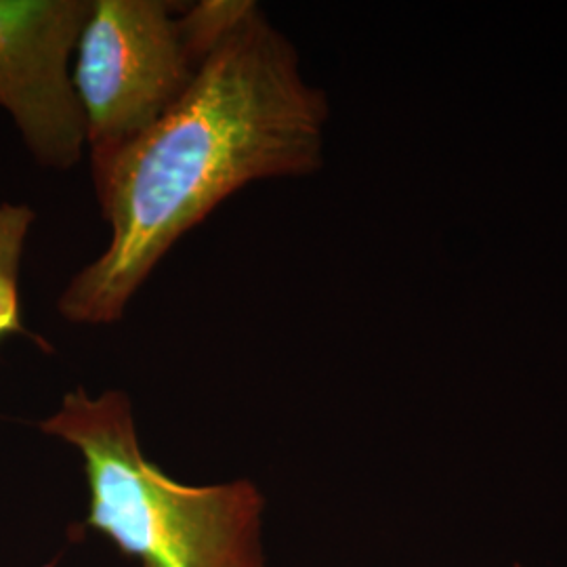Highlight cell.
Here are the masks:
<instances>
[{
	"label": "cell",
	"mask_w": 567,
	"mask_h": 567,
	"mask_svg": "<svg viewBox=\"0 0 567 567\" xmlns=\"http://www.w3.org/2000/svg\"><path fill=\"white\" fill-rule=\"evenodd\" d=\"M322 95L261 7L240 0L161 121L91 166L110 240L60 295L74 324L118 322L166 252L244 185L320 163Z\"/></svg>",
	"instance_id": "6da1fadb"
},
{
	"label": "cell",
	"mask_w": 567,
	"mask_h": 567,
	"mask_svg": "<svg viewBox=\"0 0 567 567\" xmlns=\"http://www.w3.org/2000/svg\"><path fill=\"white\" fill-rule=\"evenodd\" d=\"M41 431L81 452L86 526L143 567H265L264 492L250 480L192 486L166 475L142 450L126 393L79 386Z\"/></svg>",
	"instance_id": "7a4b0ae2"
},
{
	"label": "cell",
	"mask_w": 567,
	"mask_h": 567,
	"mask_svg": "<svg viewBox=\"0 0 567 567\" xmlns=\"http://www.w3.org/2000/svg\"><path fill=\"white\" fill-rule=\"evenodd\" d=\"M238 2L182 9L164 0H93L70 74L91 166L142 137L182 100Z\"/></svg>",
	"instance_id": "3957f363"
},
{
	"label": "cell",
	"mask_w": 567,
	"mask_h": 567,
	"mask_svg": "<svg viewBox=\"0 0 567 567\" xmlns=\"http://www.w3.org/2000/svg\"><path fill=\"white\" fill-rule=\"evenodd\" d=\"M93 0H0V107L37 163H81L84 122L72 55Z\"/></svg>",
	"instance_id": "277c9868"
},
{
	"label": "cell",
	"mask_w": 567,
	"mask_h": 567,
	"mask_svg": "<svg viewBox=\"0 0 567 567\" xmlns=\"http://www.w3.org/2000/svg\"><path fill=\"white\" fill-rule=\"evenodd\" d=\"M34 210L25 204H0V341L23 334L20 271Z\"/></svg>",
	"instance_id": "5b68a950"
}]
</instances>
